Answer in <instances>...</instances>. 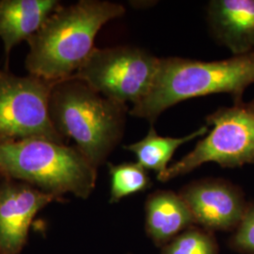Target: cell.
<instances>
[{
    "instance_id": "cell-1",
    "label": "cell",
    "mask_w": 254,
    "mask_h": 254,
    "mask_svg": "<svg viewBox=\"0 0 254 254\" xmlns=\"http://www.w3.org/2000/svg\"><path fill=\"white\" fill-rule=\"evenodd\" d=\"M125 13L123 5L103 0L59 7L27 40V71L48 81L72 77L94 50L95 37L103 26Z\"/></svg>"
},
{
    "instance_id": "cell-2",
    "label": "cell",
    "mask_w": 254,
    "mask_h": 254,
    "mask_svg": "<svg viewBox=\"0 0 254 254\" xmlns=\"http://www.w3.org/2000/svg\"><path fill=\"white\" fill-rule=\"evenodd\" d=\"M254 83V51L216 62L160 58L153 87L129 115L154 125L166 111L184 101L227 93L234 104L243 102L246 89Z\"/></svg>"
},
{
    "instance_id": "cell-3",
    "label": "cell",
    "mask_w": 254,
    "mask_h": 254,
    "mask_svg": "<svg viewBox=\"0 0 254 254\" xmlns=\"http://www.w3.org/2000/svg\"><path fill=\"white\" fill-rule=\"evenodd\" d=\"M49 113L61 136L73 139L75 147L97 169L121 142L129 109L72 76L56 83Z\"/></svg>"
},
{
    "instance_id": "cell-4",
    "label": "cell",
    "mask_w": 254,
    "mask_h": 254,
    "mask_svg": "<svg viewBox=\"0 0 254 254\" xmlns=\"http://www.w3.org/2000/svg\"><path fill=\"white\" fill-rule=\"evenodd\" d=\"M96 168L76 147L46 138L0 143V173L38 186L46 193L86 199L96 182Z\"/></svg>"
},
{
    "instance_id": "cell-5",
    "label": "cell",
    "mask_w": 254,
    "mask_h": 254,
    "mask_svg": "<svg viewBox=\"0 0 254 254\" xmlns=\"http://www.w3.org/2000/svg\"><path fill=\"white\" fill-rule=\"evenodd\" d=\"M205 123L213 127L207 136L163 174L156 176L159 181H170L208 162L223 168L254 164V99L219 108L206 116Z\"/></svg>"
},
{
    "instance_id": "cell-6",
    "label": "cell",
    "mask_w": 254,
    "mask_h": 254,
    "mask_svg": "<svg viewBox=\"0 0 254 254\" xmlns=\"http://www.w3.org/2000/svg\"><path fill=\"white\" fill-rule=\"evenodd\" d=\"M159 61L137 46L94 48L73 77L110 100L135 106L151 91Z\"/></svg>"
},
{
    "instance_id": "cell-7",
    "label": "cell",
    "mask_w": 254,
    "mask_h": 254,
    "mask_svg": "<svg viewBox=\"0 0 254 254\" xmlns=\"http://www.w3.org/2000/svg\"><path fill=\"white\" fill-rule=\"evenodd\" d=\"M57 82L0 71V143L46 138L64 143L50 118L49 99Z\"/></svg>"
},
{
    "instance_id": "cell-8",
    "label": "cell",
    "mask_w": 254,
    "mask_h": 254,
    "mask_svg": "<svg viewBox=\"0 0 254 254\" xmlns=\"http://www.w3.org/2000/svg\"><path fill=\"white\" fill-rule=\"evenodd\" d=\"M180 195L195 222L211 229L227 230L238 226L248 206L242 191L218 179L192 183Z\"/></svg>"
},
{
    "instance_id": "cell-9",
    "label": "cell",
    "mask_w": 254,
    "mask_h": 254,
    "mask_svg": "<svg viewBox=\"0 0 254 254\" xmlns=\"http://www.w3.org/2000/svg\"><path fill=\"white\" fill-rule=\"evenodd\" d=\"M53 194L23 184L0 188V254H17L37 213L54 200Z\"/></svg>"
},
{
    "instance_id": "cell-10",
    "label": "cell",
    "mask_w": 254,
    "mask_h": 254,
    "mask_svg": "<svg viewBox=\"0 0 254 254\" xmlns=\"http://www.w3.org/2000/svg\"><path fill=\"white\" fill-rule=\"evenodd\" d=\"M206 23L216 43L233 56L254 51V0H211Z\"/></svg>"
},
{
    "instance_id": "cell-11",
    "label": "cell",
    "mask_w": 254,
    "mask_h": 254,
    "mask_svg": "<svg viewBox=\"0 0 254 254\" xmlns=\"http://www.w3.org/2000/svg\"><path fill=\"white\" fill-rule=\"evenodd\" d=\"M59 7L57 0H0V38L6 55L34 35Z\"/></svg>"
},
{
    "instance_id": "cell-12",
    "label": "cell",
    "mask_w": 254,
    "mask_h": 254,
    "mask_svg": "<svg viewBox=\"0 0 254 254\" xmlns=\"http://www.w3.org/2000/svg\"><path fill=\"white\" fill-rule=\"evenodd\" d=\"M146 227L156 243H163L195 222L186 201L173 191L154 192L147 199Z\"/></svg>"
},
{
    "instance_id": "cell-13",
    "label": "cell",
    "mask_w": 254,
    "mask_h": 254,
    "mask_svg": "<svg viewBox=\"0 0 254 254\" xmlns=\"http://www.w3.org/2000/svg\"><path fill=\"white\" fill-rule=\"evenodd\" d=\"M208 127L205 125L190 135L182 137H171L159 136L155 131L154 125H151L148 134L142 139L125 146L124 148L135 154L137 163L145 170L154 171L157 173L156 176H159L168 169V164L176 150L196 137L207 134Z\"/></svg>"
},
{
    "instance_id": "cell-14",
    "label": "cell",
    "mask_w": 254,
    "mask_h": 254,
    "mask_svg": "<svg viewBox=\"0 0 254 254\" xmlns=\"http://www.w3.org/2000/svg\"><path fill=\"white\" fill-rule=\"evenodd\" d=\"M109 173L111 202L144 190L150 185L147 170L137 162L109 165Z\"/></svg>"
},
{
    "instance_id": "cell-15",
    "label": "cell",
    "mask_w": 254,
    "mask_h": 254,
    "mask_svg": "<svg viewBox=\"0 0 254 254\" xmlns=\"http://www.w3.org/2000/svg\"><path fill=\"white\" fill-rule=\"evenodd\" d=\"M163 254H217V248L210 236L193 230L174 239Z\"/></svg>"
},
{
    "instance_id": "cell-16",
    "label": "cell",
    "mask_w": 254,
    "mask_h": 254,
    "mask_svg": "<svg viewBox=\"0 0 254 254\" xmlns=\"http://www.w3.org/2000/svg\"><path fill=\"white\" fill-rule=\"evenodd\" d=\"M234 246L241 252L254 254V203H248L243 218L237 226Z\"/></svg>"
}]
</instances>
